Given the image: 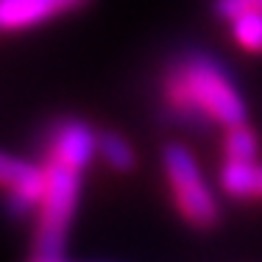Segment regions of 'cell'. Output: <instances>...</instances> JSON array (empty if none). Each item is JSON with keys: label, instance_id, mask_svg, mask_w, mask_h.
<instances>
[{"label": "cell", "instance_id": "obj_1", "mask_svg": "<svg viewBox=\"0 0 262 262\" xmlns=\"http://www.w3.org/2000/svg\"><path fill=\"white\" fill-rule=\"evenodd\" d=\"M165 101L187 128H232L248 120L246 101L229 70L215 56L201 51H187L167 70Z\"/></svg>", "mask_w": 262, "mask_h": 262}, {"label": "cell", "instance_id": "obj_2", "mask_svg": "<svg viewBox=\"0 0 262 262\" xmlns=\"http://www.w3.org/2000/svg\"><path fill=\"white\" fill-rule=\"evenodd\" d=\"M48 187L39 209H36L34 229V257L61 259L67 251V237L76 217L81 195V167H73L61 159H45Z\"/></svg>", "mask_w": 262, "mask_h": 262}, {"label": "cell", "instance_id": "obj_3", "mask_svg": "<svg viewBox=\"0 0 262 262\" xmlns=\"http://www.w3.org/2000/svg\"><path fill=\"white\" fill-rule=\"evenodd\" d=\"M162 165H165L167 184H170L173 201H176L182 217L198 229H212L221 221V207H217V198L212 195L209 184L204 182L198 159L184 145L167 142L162 148Z\"/></svg>", "mask_w": 262, "mask_h": 262}, {"label": "cell", "instance_id": "obj_4", "mask_svg": "<svg viewBox=\"0 0 262 262\" xmlns=\"http://www.w3.org/2000/svg\"><path fill=\"white\" fill-rule=\"evenodd\" d=\"M0 187L9 190L6 212L20 221L28 212L39 209L48 187V170L45 165H34V162L17 159L0 151Z\"/></svg>", "mask_w": 262, "mask_h": 262}, {"label": "cell", "instance_id": "obj_5", "mask_svg": "<svg viewBox=\"0 0 262 262\" xmlns=\"http://www.w3.org/2000/svg\"><path fill=\"white\" fill-rule=\"evenodd\" d=\"M48 159H61L73 167L84 170L98 154V131L90 123L78 117H64L56 120L53 128L48 131Z\"/></svg>", "mask_w": 262, "mask_h": 262}, {"label": "cell", "instance_id": "obj_6", "mask_svg": "<svg viewBox=\"0 0 262 262\" xmlns=\"http://www.w3.org/2000/svg\"><path fill=\"white\" fill-rule=\"evenodd\" d=\"M90 0H0V31H23L78 11Z\"/></svg>", "mask_w": 262, "mask_h": 262}, {"label": "cell", "instance_id": "obj_7", "mask_svg": "<svg viewBox=\"0 0 262 262\" xmlns=\"http://www.w3.org/2000/svg\"><path fill=\"white\" fill-rule=\"evenodd\" d=\"M221 187L232 198H262V165L254 162L226 159L221 167Z\"/></svg>", "mask_w": 262, "mask_h": 262}, {"label": "cell", "instance_id": "obj_8", "mask_svg": "<svg viewBox=\"0 0 262 262\" xmlns=\"http://www.w3.org/2000/svg\"><path fill=\"white\" fill-rule=\"evenodd\" d=\"M98 157L117 173H128L137 165L131 142L126 137L115 134V131H98Z\"/></svg>", "mask_w": 262, "mask_h": 262}, {"label": "cell", "instance_id": "obj_9", "mask_svg": "<svg viewBox=\"0 0 262 262\" xmlns=\"http://www.w3.org/2000/svg\"><path fill=\"white\" fill-rule=\"evenodd\" d=\"M257 134L248 128V123H240V126L226 128V137H223V157L226 159H237V162H254L257 159Z\"/></svg>", "mask_w": 262, "mask_h": 262}, {"label": "cell", "instance_id": "obj_10", "mask_svg": "<svg viewBox=\"0 0 262 262\" xmlns=\"http://www.w3.org/2000/svg\"><path fill=\"white\" fill-rule=\"evenodd\" d=\"M232 36L240 48L262 53V11H246L232 20Z\"/></svg>", "mask_w": 262, "mask_h": 262}, {"label": "cell", "instance_id": "obj_11", "mask_svg": "<svg viewBox=\"0 0 262 262\" xmlns=\"http://www.w3.org/2000/svg\"><path fill=\"white\" fill-rule=\"evenodd\" d=\"M212 11L215 17L232 23L246 11H262V0H212Z\"/></svg>", "mask_w": 262, "mask_h": 262}, {"label": "cell", "instance_id": "obj_12", "mask_svg": "<svg viewBox=\"0 0 262 262\" xmlns=\"http://www.w3.org/2000/svg\"><path fill=\"white\" fill-rule=\"evenodd\" d=\"M31 262H67V259H64V257H61V259H45V257H34Z\"/></svg>", "mask_w": 262, "mask_h": 262}]
</instances>
